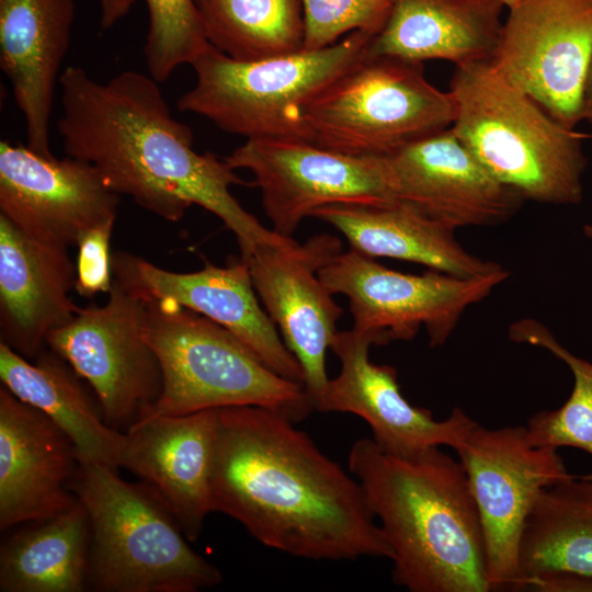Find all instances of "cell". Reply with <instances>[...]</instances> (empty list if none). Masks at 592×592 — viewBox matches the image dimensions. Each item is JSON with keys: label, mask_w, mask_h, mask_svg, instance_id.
I'll return each instance as SVG.
<instances>
[{"label": "cell", "mask_w": 592, "mask_h": 592, "mask_svg": "<svg viewBox=\"0 0 592 592\" xmlns=\"http://www.w3.org/2000/svg\"><path fill=\"white\" fill-rule=\"evenodd\" d=\"M159 84L134 70L100 82L67 67L57 124L66 156L90 163L113 192L168 221L182 219L192 205L210 212L234 232L243 259L260 246L292 243L231 194L244 182L225 159L193 149L191 128L173 117Z\"/></svg>", "instance_id": "obj_1"}, {"label": "cell", "mask_w": 592, "mask_h": 592, "mask_svg": "<svg viewBox=\"0 0 592 592\" xmlns=\"http://www.w3.org/2000/svg\"><path fill=\"white\" fill-rule=\"evenodd\" d=\"M296 423L255 406L217 409L213 512L262 545L309 560H357L392 551L357 479Z\"/></svg>", "instance_id": "obj_2"}, {"label": "cell", "mask_w": 592, "mask_h": 592, "mask_svg": "<svg viewBox=\"0 0 592 592\" xmlns=\"http://www.w3.org/2000/svg\"><path fill=\"white\" fill-rule=\"evenodd\" d=\"M348 467L391 548L396 585L490 591L481 523L459 460L440 446L397 456L365 437L352 445Z\"/></svg>", "instance_id": "obj_3"}, {"label": "cell", "mask_w": 592, "mask_h": 592, "mask_svg": "<svg viewBox=\"0 0 592 592\" xmlns=\"http://www.w3.org/2000/svg\"><path fill=\"white\" fill-rule=\"evenodd\" d=\"M454 134L523 201L571 205L582 200L587 166L581 141L491 62L456 67L449 83Z\"/></svg>", "instance_id": "obj_4"}, {"label": "cell", "mask_w": 592, "mask_h": 592, "mask_svg": "<svg viewBox=\"0 0 592 592\" xmlns=\"http://www.w3.org/2000/svg\"><path fill=\"white\" fill-rule=\"evenodd\" d=\"M70 490L90 522L89 590L198 592L223 581L219 569L189 545L177 517L147 481L79 464Z\"/></svg>", "instance_id": "obj_5"}, {"label": "cell", "mask_w": 592, "mask_h": 592, "mask_svg": "<svg viewBox=\"0 0 592 592\" xmlns=\"http://www.w3.org/2000/svg\"><path fill=\"white\" fill-rule=\"evenodd\" d=\"M145 303L143 334L159 360L162 392L144 420L255 406L298 423L315 410L303 384L273 372L223 326L168 299Z\"/></svg>", "instance_id": "obj_6"}, {"label": "cell", "mask_w": 592, "mask_h": 592, "mask_svg": "<svg viewBox=\"0 0 592 592\" xmlns=\"http://www.w3.org/2000/svg\"><path fill=\"white\" fill-rule=\"evenodd\" d=\"M373 37L353 32L323 49L249 61L209 44L191 65L195 82L177 101L178 110L246 139L310 140L304 118L307 105L367 54Z\"/></svg>", "instance_id": "obj_7"}, {"label": "cell", "mask_w": 592, "mask_h": 592, "mask_svg": "<svg viewBox=\"0 0 592 592\" xmlns=\"http://www.w3.org/2000/svg\"><path fill=\"white\" fill-rule=\"evenodd\" d=\"M451 91L432 86L422 62L367 54L306 107L310 141L355 157H384L453 125Z\"/></svg>", "instance_id": "obj_8"}, {"label": "cell", "mask_w": 592, "mask_h": 592, "mask_svg": "<svg viewBox=\"0 0 592 592\" xmlns=\"http://www.w3.org/2000/svg\"><path fill=\"white\" fill-rule=\"evenodd\" d=\"M329 291L349 299L352 329L374 334L378 345L410 341L423 327L431 348L441 346L465 310L483 300L509 272L459 277L430 270L421 275L388 269L353 249L319 269Z\"/></svg>", "instance_id": "obj_9"}, {"label": "cell", "mask_w": 592, "mask_h": 592, "mask_svg": "<svg viewBox=\"0 0 592 592\" xmlns=\"http://www.w3.org/2000/svg\"><path fill=\"white\" fill-rule=\"evenodd\" d=\"M145 311L146 303L114 280L103 306L80 307L46 339L89 385L104 421L124 433L150 413L162 392L159 360L143 334Z\"/></svg>", "instance_id": "obj_10"}, {"label": "cell", "mask_w": 592, "mask_h": 592, "mask_svg": "<svg viewBox=\"0 0 592 592\" xmlns=\"http://www.w3.org/2000/svg\"><path fill=\"white\" fill-rule=\"evenodd\" d=\"M477 505L490 591H516L522 534L544 489L568 478L558 449L532 445L525 426L477 424L455 449Z\"/></svg>", "instance_id": "obj_11"}, {"label": "cell", "mask_w": 592, "mask_h": 592, "mask_svg": "<svg viewBox=\"0 0 592 592\" xmlns=\"http://www.w3.org/2000/svg\"><path fill=\"white\" fill-rule=\"evenodd\" d=\"M225 160L253 174L272 230L286 238L322 206L397 201L385 156L355 157L307 139L262 137L246 139Z\"/></svg>", "instance_id": "obj_12"}, {"label": "cell", "mask_w": 592, "mask_h": 592, "mask_svg": "<svg viewBox=\"0 0 592 592\" xmlns=\"http://www.w3.org/2000/svg\"><path fill=\"white\" fill-rule=\"evenodd\" d=\"M509 10L492 66L573 129L592 62V0H522Z\"/></svg>", "instance_id": "obj_13"}, {"label": "cell", "mask_w": 592, "mask_h": 592, "mask_svg": "<svg viewBox=\"0 0 592 592\" xmlns=\"http://www.w3.org/2000/svg\"><path fill=\"white\" fill-rule=\"evenodd\" d=\"M118 205L119 195L90 163L1 140L0 215L27 237L77 247L87 232L114 225Z\"/></svg>", "instance_id": "obj_14"}, {"label": "cell", "mask_w": 592, "mask_h": 592, "mask_svg": "<svg viewBox=\"0 0 592 592\" xmlns=\"http://www.w3.org/2000/svg\"><path fill=\"white\" fill-rule=\"evenodd\" d=\"M341 251L338 237L320 234L303 244L260 246L244 259L261 304L301 366L315 410L329 383L326 352L343 312L318 271Z\"/></svg>", "instance_id": "obj_15"}, {"label": "cell", "mask_w": 592, "mask_h": 592, "mask_svg": "<svg viewBox=\"0 0 592 592\" xmlns=\"http://www.w3.org/2000/svg\"><path fill=\"white\" fill-rule=\"evenodd\" d=\"M112 271L114 280L141 300L168 299L217 322L273 372L304 385L301 366L261 307L243 258L232 257L225 266L205 260L198 271L178 273L117 250Z\"/></svg>", "instance_id": "obj_16"}, {"label": "cell", "mask_w": 592, "mask_h": 592, "mask_svg": "<svg viewBox=\"0 0 592 592\" xmlns=\"http://www.w3.org/2000/svg\"><path fill=\"white\" fill-rule=\"evenodd\" d=\"M372 345H378L372 333L354 329L337 332L330 349L341 368L329 379L317 411L362 418L375 443L397 456L442 445L456 449L478 423L459 408L436 421L431 411L412 406L400 391L396 368L371 362Z\"/></svg>", "instance_id": "obj_17"}, {"label": "cell", "mask_w": 592, "mask_h": 592, "mask_svg": "<svg viewBox=\"0 0 592 592\" xmlns=\"http://www.w3.org/2000/svg\"><path fill=\"white\" fill-rule=\"evenodd\" d=\"M385 157L396 200L454 230L498 225L523 203L479 162L451 127Z\"/></svg>", "instance_id": "obj_18"}, {"label": "cell", "mask_w": 592, "mask_h": 592, "mask_svg": "<svg viewBox=\"0 0 592 592\" xmlns=\"http://www.w3.org/2000/svg\"><path fill=\"white\" fill-rule=\"evenodd\" d=\"M73 443L45 413L0 386V530L53 517L78 499Z\"/></svg>", "instance_id": "obj_19"}, {"label": "cell", "mask_w": 592, "mask_h": 592, "mask_svg": "<svg viewBox=\"0 0 592 592\" xmlns=\"http://www.w3.org/2000/svg\"><path fill=\"white\" fill-rule=\"evenodd\" d=\"M217 409L144 420L126 434L121 468L150 483L195 542L212 509Z\"/></svg>", "instance_id": "obj_20"}, {"label": "cell", "mask_w": 592, "mask_h": 592, "mask_svg": "<svg viewBox=\"0 0 592 592\" xmlns=\"http://www.w3.org/2000/svg\"><path fill=\"white\" fill-rule=\"evenodd\" d=\"M68 248L34 240L0 215V342L33 361L79 311Z\"/></svg>", "instance_id": "obj_21"}, {"label": "cell", "mask_w": 592, "mask_h": 592, "mask_svg": "<svg viewBox=\"0 0 592 592\" xmlns=\"http://www.w3.org/2000/svg\"><path fill=\"white\" fill-rule=\"evenodd\" d=\"M73 0H0V68L24 116L27 146L50 158V117L75 21Z\"/></svg>", "instance_id": "obj_22"}, {"label": "cell", "mask_w": 592, "mask_h": 592, "mask_svg": "<svg viewBox=\"0 0 592 592\" xmlns=\"http://www.w3.org/2000/svg\"><path fill=\"white\" fill-rule=\"evenodd\" d=\"M311 217L333 226L350 249L371 258L413 262L459 277L503 269L469 253L455 239L454 229L406 202L334 203L316 209Z\"/></svg>", "instance_id": "obj_23"}, {"label": "cell", "mask_w": 592, "mask_h": 592, "mask_svg": "<svg viewBox=\"0 0 592 592\" xmlns=\"http://www.w3.org/2000/svg\"><path fill=\"white\" fill-rule=\"evenodd\" d=\"M503 7L498 0H395L368 54L413 62L443 59L456 67L491 62Z\"/></svg>", "instance_id": "obj_24"}, {"label": "cell", "mask_w": 592, "mask_h": 592, "mask_svg": "<svg viewBox=\"0 0 592 592\" xmlns=\"http://www.w3.org/2000/svg\"><path fill=\"white\" fill-rule=\"evenodd\" d=\"M0 379L20 400L45 413L75 445L79 464L121 468L126 434L111 428L95 396L49 348L30 361L0 342Z\"/></svg>", "instance_id": "obj_25"}, {"label": "cell", "mask_w": 592, "mask_h": 592, "mask_svg": "<svg viewBox=\"0 0 592 592\" xmlns=\"http://www.w3.org/2000/svg\"><path fill=\"white\" fill-rule=\"evenodd\" d=\"M0 546V592L89 590V516L79 502L41 521L15 526Z\"/></svg>", "instance_id": "obj_26"}, {"label": "cell", "mask_w": 592, "mask_h": 592, "mask_svg": "<svg viewBox=\"0 0 592 592\" xmlns=\"http://www.w3.org/2000/svg\"><path fill=\"white\" fill-rule=\"evenodd\" d=\"M555 574L592 577V479L583 475L544 489L522 534L516 591Z\"/></svg>", "instance_id": "obj_27"}, {"label": "cell", "mask_w": 592, "mask_h": 592, "mask_svg": "<svg viewBox=\"0 0 592 592\" xmlns=\"http://www.w3.org/2000/svg\"><path fill=\"white\" fill-rule=\"evenodd\" d=\"M208 43L237 60H259L304 47L301 0H195Z\"/></svg>", "instance_id": "obj_28"}, {"label": "cell", "mask_w": 592, "mask_h": 592, "mask_svg": "<svg viewBox=\"0 0 592 592\" xmlns=\"http://www.w3.org/2000/svg\"><path fill=\"white\" fill-rule=\"evenodd\" d=\"M508 334L516 343L549 351L573 376L572 391L560 408L538 411L528 419V442L538 447L579 448L592 456V363L570 352L537 320H517L509 327ZM583 476L592 479V473Z\"/></svg>", "instance_id": "obj_29"}, {"label": "cell", "mask_w": 592, "mask_h": 592, "mask_svg": "<svg viewBox=\"0 0 592 592\" xmlns=\"http://www.w3.org/2000/svg\"><path fill=\"white\" fill-rule=\"evenodd\" d=\"M149 27L144 58L149 76L168 80L177 68L192 65L209 45L195 0H145Z\"/></svg>", "instance_id": "obj_30"}, {"label": "cell", "mask_w": 592, "mask_h": 592, "mask_svg": "<svg viewBox=\"0 0 592 592\" xmlns=\"http://www.w3.org/2000/svg\"><path fill=\"white\" fill-rule=\"evenodd\" d=\"M395 0H301L305 50L329 47L353 32L375 36L385 25Z\"/></svg>", "instance_id": "obj_31"}, {"label": "cell", "mask_w": 592, "mask_h": 592, "mask_svg": "<svg viewBox=\"0 0 592 592\" xmlns=\"http://www.w3.org/2000/svg\"><path fill=\"white\" fill-rule=\"evenodd\" d=\"M114 225H105L87 232L79 241L76 261L75 292L84 298L110 293L113 286L110 242Z\"/></svg>", "instance_id": "obj_32"}, {"label": "cell", "mask_w": 592, "mask_h": 592, "mask_svg": "<svg viewBox=\"0 0 592 592\" xmlns=\"http://www.w3.org/2000/svg\"><path fill=\"white\" fill-rule=\"evenodd\" d=\"M527 590L543 592H592V577L576 574H555L539 578Z\"/></svg>", "instance_id": "obj_33"}, {"label": "cell", "mask_w": 592, "mask_h": 592, "mask_svg": "<svg viewBox=\"0 0 592 592\" xmlns=\"http://www.w3.org/2000/svg\"><path fill=\"white\" fill-rule=\"evenodd\" d=\"M100 7V26L109 30L125 18L136 0H98Z\"/></svg>", "instance_id": "obj_34"}, {"label": "cell", "mask_w": 592, "mask_h": 592, "mask_svg": "<svg viewBox=\"0 0 592 592\" xmlns=\"http://www.w3.org/2000/svg\"><path fill=\"white\" fill-rule=\"evenodd\" d=\"M582 121L592 124V62L587 77L582 99Z\"/></svg>", "instance_id": "obj_35"}, {"label": "cell", "mask_w": 592, "mask_h": 592, "mask_svg": "<svg viewBox=\"0 0 592 592\" xmlns=\"http://www.w3.org/2000/svg\"><path fill=\"white\" fill-rule=\"evenodd\" d=\"M583 234L585 237L592 239V220L583 226Z\"/></svg>", "instance_id": "obj_36"}, {"label": "cell", "mask_w": 592, "mask_h": 592, "mask_svg": "<svg viewBox=\"0 0 592 592\" xmlns=\"http://www.w3.org/2000/svg\"><path fill=\"white\" fill-rule=\"evenodd\" d=\"M500 1L504 7H508L509 9L515 7L517 3H520L522 0H498Z\"/></svg>", "instance_id": "obj_37"}]
</instances>
